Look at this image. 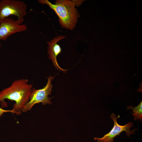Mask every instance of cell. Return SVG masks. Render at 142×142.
<instances>
[{
  "instance_id": "cell-1",
  "label": "cell",
  "mask_w": 142,
  "mask_h": 142,
  "mask_svg": "<svg viewBox=\"0 0 142 142\" xmlns=\"http://www.w3.org/2000/svg\"><path fill=\"white\" fill-rule=\"evenodd\" d=\"M28 81L22 79L13 81L9 87L0 92V104L6 99L15 102L12 109L17 115L21 114L22 110L28 102L33 85Z\"/></svg>"
},
{
  "instance_id": "cell-2",
  "label": "cell",
  "mask_w": 142,
  "mask_h": 142,
  "mask_svg": "<svg viewBox=\"0 0 142 142\" xmlns=\"http://www.w3.org/2000/svg\"><path fill=\"white\" fill-rule=\"evenodd\" d=\"M38 1L40 4L48 5L55 12L62 28L72 30L75 27L79 16L75 7L77 6V0H57L54 4L48 0H39Z\"/></svg>"
},
{
  "instance_id": "cell-3",
  "label": "cell",
  "mask_w": 142,
  "mask_h": 142,
  "mask_svg": "<svg viewBox=\"0 0 142 142\" xmlns=\"http://www.w3.org/2000/svg\"><path fill=\"white\" fill-rule=\"evenodd\" d=\"M27 5L23 1L18 0H2L0 1V23L10 16H16L21 24L27 14Z\"/></svg>"
},
{
  "instance_id": "cell-4",
  "label": "cell",
  "mask_w": 142,
  "mask_h": 142,
  "mask_svg": "<svg viewBox=\"0 0 142 142\" xmlns=\"http://www.w3.org/2000/svg\"><path fill=\"white\" fill-rule=\"evenodd\" d=\"M54 77L49 76L46 85L42 88L36 89L33 88L28 102L22 109V112H26L30 110L35 104L40 103L43 105L47 104H52V97H49L48 96L51 94L53 87L51 82Z\"/></svg>"
},
{
  "instance_id": "cell-5",
  "label": "cell",
  "mask_w": 142,
  "mask_h": 142,
  "mask_svg": "<svg viewBox=\"0 0 142 142\" xmlns=\"http://www.w3.org/2000/svg\"><path fill=\"white\" fill-rule=\"evenodd\" d=\"M120 117L119 115L116 117L114 113L111 114L110 118L114 122V125L112 129L102 138L94 137V140H97L98 142H114V138L118 135L120 136L123 131H125L126 135L129 138L130 135L135 134V131L138 129L135 128L130 130L131 128L133 126V123L130 122L123 125H119L117 122V119Z\"/></svg>"
},
{
  "instance_id": "cell-6",
  "label": "cell",
  "mask_w": 142,
  "mask_h": 142,
  "mask_svg": "<svg viewBox=\"0 0 142 142\" xmlns=\"http://www.w3.org/2000/svg\"><path fill=\"white\" fill-rule=\"evenodd\" d=\"M27 28L26 24H20L17 20L6 18L0 23V40H5L12 34L27 31Z\"/></svg>"
},
{
  "instance_id": "cell-7",
  "label": "cell",
  "mask_w": 142,
  "mask_h": 142,
  "mask_svg": "<svg viewBox=\"0 0 142 142\" xmlns=\"http://www.w3.org/2000/svg\"><path fill=\"white\" fill-rule=\"evenodd\" d=\"M65 36H59L54 37L50 41H47L48 47V54L49 55L48 58L51 60L53 65L55 68L59 70L65 72L67 69H63L61 68L58 65L57 60V57L62 51V49L57 42L60 40L64 38Z\"/></svg>"
},
{
  "instance_id": "cell-8",
  "label": "cell",
  "mask_w": 142,
  "mask_h": 142,
  "mask_svg": "<svg viewBox=\"0 0 142 142\" xmlns=\"http://www.w3.org/2000/svg\"><path fill=\"white\" fill-rule=\"evenodd\" d=\"M127 109H132L133 113L132 115L134 116V120L137 119L142 121V102L137 106L133 107L131 106H128L127 107Z\"/></svg>"
},
{
  "instance_id": "cell-9",
  "label": "cell",
  "mask_w": 142,
  "mask_h": 142,
  "mask_svg": "<svg viewBox=\"0 0 142 142\" xmlns=\"http://www.w3.org/2000/svg\"><path fill=\"white\" fill-rule=\"evenodd\" d=\"M7 112H11L16 114V113L13 109L12 110H6L3 109L0 107V117H1L4 113Z\"/></svg>"
},
{
  "instance_id": "cell-10",
  "label": "cell",
  "mask_w": 142,
  "mask_h": 142,
  "mask_svg": "<svg viewBox=\"0 0 142 142\" xmlns=\"http://www.w3.org/2000/svg\"><path fill=\"white\" fill-rule=\"evenodd\" d=\"M1 42H0V48L1 47Z\"/></svg>"
}]
</instances>
